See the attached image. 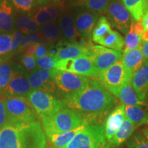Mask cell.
<instances>
[{
  "mask_svg": "<svg viewBox=\"0 0 148 148\" xmlns=\"http://www.w3.org/2000/svg\"><path fill=\"white\" fill-rule=\"evenodd\" d=\"M66 102L68 108L78 112L85 124L89 125L102 124L116 100L98 79H89L86 88Z\"/></svg>",
  "mask_w": 148,
  "mask_h": 148,
  "instance_id": "6da1fadb",
  "label": "cell"
},
{
  "mask_svg": "<svg viewBox=\"0 0 148 148\" xmlns=\"http://www.w3.org/2000/svg\"><path fill=\"white\" fill-rule=\"evenodd\" d=\"M45 134L37 121L9 122L0 129V148H45Z\"/></svg>",
  "mask_w": 148,
  "mask_h": 148,
  "instance_id": "7a4b0ae2",
  "label": "cell"
},
{
  "mask_svg": "<svg viewBox=\"0 0 148 148\" xmlns=\"http://www.w3.org/2000/svg\"><path fill=\"white\" fill-rule=\"evenodd\" d=\"M42 127L47 137L72 130L84 123L82 116L70 108H63L53 115L40 119Z\"/></svg>",
  "mask_w": 148,
  "mask_h": 148,
  "instance_id": "3957f363",
  "label": "cell"
},
{
  "mask_svg": "<svg viewBox=\"0 0 148 148\" xmlns=\"http://www.w3.org/2000/svg\"><path fill=\"white\" fill-rule=\"evenodd\" d=\"M54 79L57 92L65 100L79 95L86 88L89 81V79L84 75L56 69Z\"/></svg>",
  "mask_w": 148,
  "mask_h": 148,
  "instance_id": "277c9868",
  "label": "cell"
},
{
  "mask_svg": "<svg viewBox=\"0 0 148 148\" xmlns=\"http://www.w3.org/2000/svg\"><path fill=\"white\" fill-rule=\"evenodd\" d=\"M27 99L40 119L53 115L66 107L65 99H58L51 94L41 90H32Z\"/></svg>",
  "mask_w": 148,
  "mask_h": 148,
  "instance_id": "5b68a950",
  "label": "cell"
},
{
  "mask_svg": "<svg viewBox=\"0 0 148 148\" xmlns=\"http://www.w3.org/2000/svg\"><path fill=\"white\" fill-rule=\"evenodd\" d=\"M106 144L103 124H89L63 148H103Z\"/></svg>",
  "mask_w": 148,
  "mask_h": 148,
  "instance_id": "8992f818",
  "label": "cell"
},
{
  "mask_svg": "<svg viewBox=\"0 0 148 148\" xmlns=\"http://www.w3.org/2000/svg\"><path fill=\"white\" fill-rule=\"evenodd\" d=\"M4 103L10 122L28 123L36 121L37 115L27 97H7L4 99Z\"/></svg>",
  "mask_w": 148,
  "mask_h": 148,
  "instance_id": "52a82bcc",
  "label": "cell"
},
{
  "mask_svg": "<svg viewBox=\"0 0 148 148\" xmlns=\"http://www.w3.org/2000/svg\"><path fill=\"white\" fill-rule=\"evenodd\" d=\"M88 56L92 60V64L99 75L113 64L121 60L122 53L121 51L93 45L91 42L88 45Z\"/></svg>",
  "mask_w": 148,
  "mask_h": 148,
  "instance_id": "ba28073f",
  "label": "cell"
},
{
  "mask_svg": "<svg viewBox=\"0 0 148 148\" xmlns=\"http://www.w3.org/2000/svg\"><path fill=\"white\" fill-rule=\"evenodd\" d=\"M32 90L28 80V73L19 63L14 62L13 75L0 95V98L4 99L10 97H27Z\"/></svg>",
  "mask_w": 148,
  "mask_h": 148,
  "instance_id": "9c48e42d",
  "label": "cell"
},
{
  "mask_svg": "<svg viewBox=\"0 0 148 148\" xmlns=\"http://www.w3.org/2000/svg\"><path fill=\"white\" fill-rule=\"evenodd\" d=\"M97 78L104 87L115 97L123 85L132 80L127 75L121 60L110 66Z\"/></svg>",
  "mask_w": 148,
  "mask_h": 148,
  "instance_id": "30bf717a",
  "label": "cell"
},
{
  "mask_svg": "<svg viewBox=\"0 0 148 148\" xmlns=\"http://www.w3.org/2000/svg\"><path fill=\"white\" fill-rule=\"evenodd\" d=\"M105 14L111 25L123 34H127L133 21L130 13L121 0H111Z\"/></svg>",
  "mask_w": 148,
  "mask_h": 148,
  "instance_id": "8fae6325",
  "label": "cell"
},
{
  "mask_svg": "<svg viewBox=\"0 0 148 148\" xmlns=\"http://www.w3.org/2000/svg\"><path fill=\"white\" fill-rule=\"evenodd\" d=\"M91 42L82 44L77 42L59 40L56 45L49 48V53L54 56L57 60H71L83 56H88V45Z\"/></svg>",
  "mask_w": 148,
  "mask_h": 148,
  "instance_id": "7c38bea8",
  "label": "cell"
},
{
  "mask_svg": "<svg viewBox=\"0 0 148 148\" xmlns=\"http://www.w3.org/2000/svg\"><path fill=\"white\" fill-rule=\"evenodd\" d=\"M56 69L71 72L87 77H98V74L92 64V60L87 56L71 60L57 61Z\"/></svg>",
  "mask_w": 148,
  "mask_h": 148,
  "instance_id": "4fadbf2b",
  "label": "cell"
},
{
  "mask_svg": "<svg viewBox=\"0 0 148 148\" xmlns=\"http://www.w3.org/2000/svg\"><path fill=\"white\" fill-rule=\"evenodd\" d=\"M55 69L45 70L36 68L28 73V80L32 90L53 94L57 92L54 79Z\"/></svg>",
  "mask_w": 148,
  "mask_h": 148,
  "instance_id": "5bb4252c",
  "label": "cell"
},
{
  "mask_svg": "<svg viewBox=\"0 0 148 148\" xmlns=\"http://www.w3.org/2000/svg\"><path fill=\"white\" fill-rule=\"evenodd\" d=\"M99 18V14L92 11L79 10L74 14V22L81 38L86 42H91L92 32Z\"/></svg>",
  "mask_w": 148,
  "mask_h": 148,
  "instance_id": "9a60e30c",
  "label": "cell"
},
{
  "mask_svg": "<svg viewBox=\"0 0 148 148\" xmlns=\"http://www.w3.org/2000/svg\"><path fill=\"white\" fill-rule=\"evenodd\" d=\"M65 10L62 2L49 3L47 5H40L33 11L29 15L32 19L38 25H43L45 24L53 22L58 18L62 12Z\"/></svg>",
  "mask_w": 148,
  "mask_h": 148,
  "instance_id": "2e32d148",
  "label": "cell"
},
{
  "mask_svg": "<svg viewBox=\"0 0 148 148\" xmlns=\"http://www.w3.org/2000/svg\"><path fill=\"white\" fill-rule=\"evenodd\" d=\"M125 119V105L118 104L107 116L104 123V135L106 140L110 141Z\"/></svg>",
  "mask_w": 148,
  "mask_h": 148,
  "instance_id": "e0dca14e",
  "label": "cell"
},
{
  "mask_svg": "<svg viewBox=\"0 0 148 148\" xmlns=\"http://www.w3.org/2000/svg\"><path fill=\"white\" fill-rule=\"evenodd\" d=\"M131 82L138 99L146 102L148 99V60L134 74Z\"/></svg>",
  "mask_w": 148,
  "mask_h": 148,
  "instance_id": "ac0fdd59",
  "label": "cell"
},
{
  "mask_svg": "<svg viewBox=\"0 0 148 148\" xmlns=\"http://www.w3.org/2000/svg\"><path fill=\"white\" fill-rule=\"evenodd\" d=\"M58 26L64 41L77 42V38L80 36L77 32L74 22V14L65 10L62 12L58 17Z\"/></svg>",
  "mask_w": 148,
  "mask_h": 148,
  "instance_id": "d6986e66",
  "label": "cell"
},
{
  "mask_svg": "<svg viewBox=\"0 0 148 148\" xmlns=\"http://www.w3.org/2000/svg\"><path fill=\"white\" fill-rule=\"evenodd\" d=\"M121 62L127 75L132 79L134 74L145 62V59L141 51V47H139L133 50L123 51L121 57Z\"/></svg>",
  "mask_w": 148,
  "mask_h": 148,
  "instance_id": "ffe728a7",
  "label": "cell"
},
{
  "mask_svg": "<svg viewBox=\"0 0 148 148\" xmlns=\"http://www.w3.org/2000/svg\"><path fill=\"white\" fill-rule=\"evenodd\" d=\"M14 26L13 7L9 0H0V33H10Z\"/></svg>",
  "mask_w": 148,
  "mask_h": 148,
  "instance_id": "44dd1931",
  "label": "cell"
},
{
  "mask_svg": "<svg viewBox=\"0 0 148 148\" xmlns=\"http://www.w3.org/2000/svg\"><path fill=\"white\" fill-rule=\"evenodd\" d=\"M125 116L135 127L147 123L148 106H125Z\"/></svg>",
  "mask_w": 148,
  "mask_h": 148,
  "instance_id": "7402d4cb",
  "label": "cell"
},
{
  "mask_svg": "<svg viewBox=\"0 0 148 148\" xmlns=\"http://www.w3.org/2000/svg\"><path fill=\"white\" fill-rule=\"evenodd\" d=\"M116 97H117L125 106H148L147 102L138 99L133 88L131 81H129L123 85V87L117 92Z\"/></svg>",
  "mask_w": 148,
  "mask_h": 148,
  "instance_id": "603a6c76",
  "label": "cell"
},
{
  "mask_svg": "<svg viewBox=\"0 0 148 148\" xmlns=\"http://www.w3.org/2000/svg\"><path fill=\"white\" fill-rule=\"evenodd\" d=\"M38 32L42 38V43L50 48L55 45V42H58L60 38V29L56 22H51L40 27Z\"/></svg>",
  "mask_w": 148,
  "mask_h": 148,
  "instance_id": "cb8c5ba5",
  "label": "cell"
},
{
  "mask_svg": "<svg viewBox=\"0 0 148 148\" xmlns=\"http://www.w3.org/2000/svg\"><path fill=\"white\" fill-rule=\"evenodd\" d=\"M86 125H82L72 130L51 135L48 137L49 143L54 148H63L67 145L74 137L86 127Z\"/></svg>",
  "mask_w": 148,
  "mask_h": 148,
  "instance_id": "d4e9b609",
  "label": "cell"
},
{
  "mask_svg": "<svg viewBox=\"0 0 148 148\" xmlns=\"http://www.w3.org/2000/svg\"><path fill=\"white\" fill-rule=\"evenodd\" d=\"M135 128L136 127L133 123L125 118L119 130L114 135L109 143L112 144L114 147H119L121 145L125 140L131 137Z\"/></svg>",
  "mask_w": 148,
  "mask_h": 148,
  "instance_id": "484cf974",
  "label": "cell"
},
{
  "mask_svg": "<svg viewBox=\"0 0 148 148\" xmlns=\"http://www.w3.org/2000/svg\"><path fill=\"white\" fill-rule=\"evenodd\" d=\"M110 1L111 0H79L71 5L75 7H80L98 14H105Z\"/></svg>",
  "mask_w": 148,
  "mask_h": 148,
  "instance_id": "4316f807",
  "label": "cell"
},
{
  "mask_svg": "<svg viewBox=\"0 0 148 148\" xmlns=\"http://www.w3.org/2000/svg\"><path fill=\"white\" fill-rule=\"evenodd\" d=\"M103 47L121 51L124 47V39L117 31L111 30L99 42Z\"/></svg>",
  "mask_w": 148,
  "mask_h": 148,
  "instance_id": "83f0119b",
  "label": "cell"
},
{
  "mask_svg": "<svg viewBox=\"0 0 148 148\" xmlns=\"http://www.w3.org/2000/svg\"><path fill=\"white\" fill-rule=\"evenodd\" d=\"M15 25L17 29L23 34L35 32L39 30L40 25L35 23L29 14H21L15 18Z\"/></svg>",
  "mask_w": 148,
  "mask_h": 148,
  "instance_id": "f1b7e54d",
  "label": "cell"
},
{
  "mask_svg": "<svg viewBox=\"0 0 148 148\" xmlns=\"http://www.w3.org/2000/svg\"><path fill=\"white\" fill-rule=\"evenodd\" d=\"M111 30V25L106 16H100L92 30V41L95 43H99V42Z\"/></svg>",
  "mask_w": 148,
  "mask_h": 148,
  "instance_id": "f546056e",
  "label": "cell"
},
{
  "mask_svg": "<svg viewBox=\"0 0 148 148\" xmlns=\"http://www.w3.org/2000/svg\"><path fill=\"white\" fill-rule=\"evenodd\" d=\"M132 15L133 21H141L143 17L144 0H121Z\"/></svg>",
  "mask_w": 148,
  "mask_h": 148,
  "instance_id": "4dcf8cb0",
  "label": "cell"
},
{
  "mask_svg": "<svg viewBox=\"0 0 148 148\" xmlns=\"http://www.w3.org/2000/svg\"><path fill=\"white\" fill-rule=\"evenodd\" d=\"M14 68V62H0V95L10 82Z\"/></svg>",
  "mask_w": 148,
  "mask_h": 148,
  "instance_id": "1f68e13d",
  "label": "cell"
},
{
  "mask_svg": "<svg viewBox=\"0 0 148 148\" xmlns=\"http://www.w3.org/2000/svg\"><path fill=\"white\" fill-rule=\"evenodd\" d=\"M10 2L16 12L23 14L32 13L38 4L36 0H10Z\"/></svg>",
  "mask_w": 148,
  "mask_h": 148,
  "instance_id": "d6a6232c",
  "label": "cell"
},
{
  "mask_svg": "<svg viewBox=\"0 0 148 148\" xmlns=\"http://www.w3.org/2000/svg\"><path fill=\"white\" fill-rule=\"evenodd\" d=\"M12 33H0V60L3 62L12 58L10 45Z\"/></svg>",
  "mask_w": 148,
  "mask_h": 148,
  "instance_id": "836d02e7",
  "label": "cell"
},
{
  "mask_svg": "<svg viewBox=\"0 0 148 148\" xmlns=\"http://www.w3.org/2000/svg\"><path fill=\"white\" fill-rule=\"evenodd\" d=\"M141 36L136 34L134 31L129 29V32L125 36L124 40V49L123 51H127L130 50L136 49L141 46Z\"/></svg>",
  "mask_w": 148,
  "mask_h": 148,
  "instance_id": "e575fe53",
  "label": "cell"
},
{
  "mask_svg": "<svg viewBox=\"0 0 148 148\" xmlns=\"http://www.w3.org/2000/svg\"><path fill=\"white\" fill-rule=\"evenodd\" d=\"M42 38L39 32H29L27 33V34H25V36H23V38H22L21 40V42H20L17 53H21V51L26 46L31 45V44L38 43V42H40Z\"/></svg>",
  "mask_w": 148,
  "mask_h": 148,
  "instance_id": "d590c367",
  "label": "cell"
},
{
  "mask_svg": "<svg viewBox=\"0 0 148 148\" xmlns=\"http://www.w3.org/2000/svg\"><path fill=\"white\" fill-rule=\"evenodd\" d=\"M57 61L54 56L48 53L45 56L36 59V66L41 69L52 70L56 69Z\"/></svg>",
  "mask_w": 148,
  "mask_h": 148,
  "instance_id": "8d00e7d4",
  "label": "cell"
},
{
  "mask_svg": "<svg viewBox=\"0 0 148 148\" xmlns=\"http://www.w3.org/2000/svg\"><path fill=\"white\" fill-rule=\"evenodd\" d=\"M126 147L127 148H148V143L143 134L135 133L127 140Z\"/></svg>",
  "mask_w": 148,
  "mask_h": 148,
  "instance_id": "74e56055",
  "label": "cell"
},
{
  "mask_svg": "<svg viewBox=\"0 0 148 148\" xmlns=\"http://www.w3.org/2000/svg\"><path fill=\"white\" fill-rule=\"evenodd\" d=\"M20 64L22 67L26 71L27 73H30L33 70L36 69V58L33 56L24 55L20 57Z\"/></svg>",
  "mask_w": 148,
  "mask_h": 148,
  "instance_id": "f35d334b",
  "label": "cell"
},
{
  "mask_svg": "<svg viewBox=\"0 0 148 148\" xmlns=\"http://www.w3.org/2000/svg\"><path fill=\"white\" fill-rule=\"evenodd\" d=\"M23 38V33L20 32L18 29H14L12 32L10 45V54L11 56L17 53L20 42Z\"/></svg>",
  "mask_w": 148,
  "mask_h": 148,
  "instance_id": "ab89813d",
  "label": "cell"
},
{
  "mask_svg": "<svg viewBox=\"0 0 148 148\" xmlns=\"http://www.w3.org/2000/svg\"><path fill=\"white\" fill-rule=\"evenodd\" d=\"M9 122L10 121L5 110L4 99L0 98V129Z\"/></svg>",
  "mask_w": 148,
  "mask_h": 148,
  "instance_id": "60d3db41",
  "label": "cell"
},
{
  "mask_svg": "<svg viewBox=\"0 0 148 148\" xmlns=\"http://www.w3.org/2000/svg\"><path fill=\"white\" fill-rule=\"evenodd\" d=\"M49 47L45 44L42 42H38L36 44V52H35L34 57L36 59L43 57L49 53Z\"/></svg>",
  "mask_w": 148,
  "mask_h": 148,
  "instance_id": "b9f144b4",
  "label": "cell"
},
{
  "mask_svg": "<svg viewBox=\"0 0 148 148\" xmlns=\"http://www.w3.org/2000/svg\"><path fill=\"white\" fill-rule=\"evenodd\" d=\"M36 44H31V45H29L25 47L23 50L21 51V52L20 53L24 55H28V56H33L35 54V52H36Z\"/></svg>",
  "mask_w": 148,
  "mask_h": 148,
  "instance_id": "7bdbcfd3",
  "label": "cell"
},
{
  "mask_svg": "<svg viewBox=\"0 0 148 148\" xmlns=\"http://www.w3.org/2000/svg\"><path fill=\"white\" fill-rule=\"evenodd\" d=\"M140 47H141V51L145 60H148V41L142 42Z\"/></svg>",
  "mask_w": 148,
  "mask_h": 148,
  "instance_id": "ee69618b",
  "label": "cell"
},
{
  "mask_svg": "<svg viewBox=\"0 0 148 148\" xmlns=\"http://www.w3.org/2000/svg\"><path fill=\"white\" fill-rule=\"evenodd\" d=\"M142 25L144 27V29H148V14H145L141 20Z\"/></svg>",
  "mask_w": 148,
  "mask_h": 148,
  "instance_id": "f6af8a7d",
  "label": "cell"
},
{
  "mask_svg": "<svg viewBox=\"0 0 148 148\" xmlns=\"http://www.w3.org/2000/svg\"><path fill=\"white\" fill-rule=\"evenodd\" d=\"M141 41L142 42L148 41V29H146V30L144 31L143 34H142Z\"/></svg>",
  "mask_w": 148,
  "mask_h": 148,
  "instance_id": "bcb514c9",
  "label": "cell"
},
{
  "mask_svg": "<svg viewBox=\"0 0 148 148\" xmlns=\"http://www.w3.org/2000/svg\"><path fill=\"white\" fill-rule=\"evenodd\" d=\"M36 1L38 3V5H45L50 3V0H36Z\"/></svg>",
  "mask_w": 148,
  "mask_h": 148,
  "instance_id": "7dc6e473",
  "label": "cell"
},
{
  "mask_svg": "<svg viewBox=\"0 0 148 148\" xmlns=\"http://www.w3.org/2000/svg\"><path fill=\"white\" fill-rule=\"evenodd\" d=\"M148 12V0H144L143 3V16Z\"/></svg>",
  "mask_w": 148,
  "mask_h": 148,
  "instance_id": "c3c4849f",
  "label": "cell"
},
{
  "mask_svg": "<svg viewBox=\"0 0 148 148\" xmlns=\"http://www.w3.org/2000/svg\"><path fill=\"white\" fill-rule=\"evenodd\" d=\"M142 134L144 136V138H145L146 141L148 143V127L144 128L143 130H142Z\"/></svg>",
  "mask_w": 148,
  "mask_h": 148,
  "instance_id": "681fc988",
  "label": "cell"
},
{
  "mask_svg": "<svg viewBox=\"0 0 148 148\" xmlns=\"http://www.w3.org/2000/svg\"><path fill=\"white\" fill-rule=\"evenodd\" d=\"M114 147H115L112 145V144H110V143H107L106 145L105 146V147H103V148H114Z\"/></svg>",
  "mask_w": 148,
  "mask_h": 148,
  "instance_id": "f907efd6",
  "label": "cell"
},
{
  "mask_svg": "<svg viewBox=\"0 0 148 148\" xmlns=\"http://www.w3.org/2000/svg\"><path fill=\"white\" fill-rule=\"evenodd\" d=\"M70 1H71V4L72 5V4H73V3H75L77 2V1H79V0H70Z\"/></svg>",
  "mask_w": 148,
  "mask_h": 148,
  "instance_id": "816d5d0a",
  "label": "cell"
},
{
  "mask_svg": "<svg viewBox=\"0 0 148 148\" xmlns=\"http://www.w3.org/2000/svg\"><path fill=\"white\" fill-rule=\"evenodd\" d=\"M52 1H53V2L56 3V2H60V1H62V0H52Z\"/></svg>",
  "mask_w": 148,
  "mask_h": 148,
  "instance_id": "f5cc1de1",
  "label": "cell"
},
{
  "mask_svg": "<svg viewBox=\"0 0 148 148\" xmlns=\"http://www.w3.org/2000/svg\"><path fill=\"white\" fill-rule=\"evenodd\" d=\"M146 124H148V119H147V123H146Z\"/></svg>",
  "mask_w": 148,
  "mask_h": 148,
  "instance_id": "db71d44e",
  "label": "cell"
},
{
  "mask_svg": "<svg viewBox=\"0 0 148 148\" xmlns=\"http://www.w3.org/2000/svg\"><path fill=\"white\" fill-rule=\"evenodd\" d=\"M146 102H147V103H148V99H147V101H146Z\"/></svg>",
  "mask_w": 148,
  "mask_h": 148,
  "instance_id": "11a10c76",
  "label": "cell"
},
{
  "mask_svg": "<svg viewBox=\"0 0 148 148\" xmlns=\"http://www.w3.org/2000/svg\"><path fill=\"white\" fill-rule=\"evenodd\" d=\"M3 62V61H2V60H0V62Z\"/></svg>",
  "mask_w": 148,
  "mask_h": 148,
  "instance_id": "9f6ffc18",
  "label": "cell"
},
{
  "mask_svg": "<svg viewBox=\"0 0 148 148\" xmlns=\"http://www.w3.org/2000/svg\"><path fill=\"white\" fill-rule=\"evenodd\" d=\"M47 148H54V147H47Z\"/></svg>",
  "mask_w": 148,
  "mask_h": 148,
  "instance_id": "6f0895ef",
  "label": "cell"
},
{
  "mask_svg": "<svg viewBox=\"0 0 148 148\" xmlns=\"http://www.w3.org/2000/svg\"><path fill=\"white\" fill-rule=\"evenodd\" d=\"M148 14V12H147V13H146V14Z\"/></svg>",
  "mask_w": 148,
  "mask_h": 148,
  "instance_id": "680465c9",
  "label": "cell"
}]
</instances>
